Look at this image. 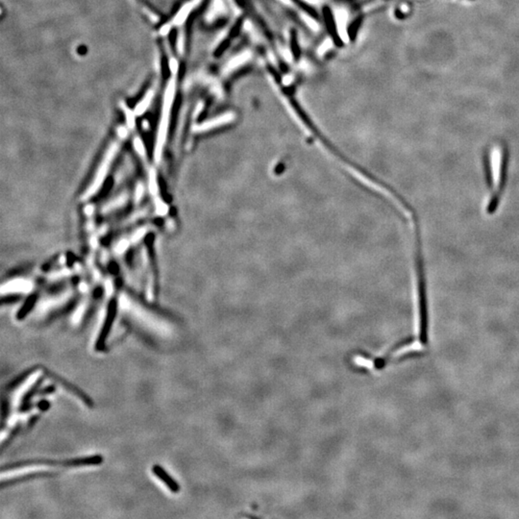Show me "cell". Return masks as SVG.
<instances>
[{
    "mask_svg": "<svg viewBox=\"0 0 519 519\" xmlns=\"http://www.w3.org/2000/svg\"><path fill=\"white\" fill-rule=\"evenodd\" d=\"M49 407H50V403H49L48 401H46V400L41 401L40 404L38 405V408H39L40 410H42V411H46Z\"/></svg>",
    "mask_w": 519,
    "mask_h": 519,
    "instance_id": "cell-5",
    "label": "cell"
},
{
    "mask_svg": "<svg viewBox=\"0 0 519 519\" xmlns=\"http://www.w3.org/2000/svg\"><path fill=\"white\" fill-rule=\"evenodd\" d=\"M248 58H249V56H248L247 54H245V53L242 54V55H241V56H239V57H236V59H234L232 62H230L228 69H236L237 67H239L240 65H242V63H244L245 61H247Z\"/></svg>",
    "mask_w": 519,
    "mask_h": 519,
    "instance_id": "cell-4",
    "label": "cell"
},
{
    "mask_svg": "<svg viewBox=\"0 0 519 519\" xmlns=\"http://www.w3.org/2000/svg\"><path fill=\"white\" fill-rule=\"evenodd\" d=\"M32 288V284L29 280L24 279H18V280H13L12 282L7 283L5 286H3V292L7 293H20V292H28Z\"/></svg>",
    "mask_w": 519,
    "mask_h": 519,
    "instance_id": "cell-3",
    "label": "cell"
},
{
    "mask_svg": "<svg viewBox=\"0 0 519 519\" xmlns=\"http://www.w3.org/2000/svg\"><path fill=\"white\" fill-rule=\"evenodd\" d=\"M119 149H120V144L118 142H115L113 143L110 148L108 149L107 153L105 154L101 164H100V167L98 168V170L96 171V174L91 182V184L88 186L87 190H86V192L84 193V196L83 198L84 199H88L90 197H92L98 190L99 189L101 188V186L103 185L106 177H107V174L109 173V171L112 167V164L119 152Z\"/></svg>",
    "mask_w": 519,
    "mask_h": 519,
    "instance_id": "cell-1",
    "label": "cell"
},
{
    "mask_svg": "<svg viewBox=\"0 0 519 519\" xmlns=\"http://www.w3.org/2000/svg\"><path fill=\"white\" fill-rule=\"evenodd\" d=\"M152 472L161 482H163L167 485V487L173 493H178L180 491V484H178V482H176L173 479V476L170 475L168 473V471L163 467H161L159 465L153 466Z\"/></svg>",
    "mask_w": 519,
    "mask_h": 519,
    "instance_id": "cell-2",
    "label": "cell"
}]
</instances>
